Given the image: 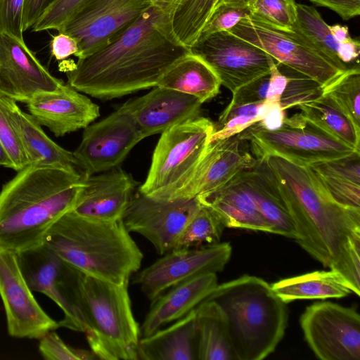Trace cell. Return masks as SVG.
I'll return each mask as SVG.
<instances>
[{
  "instance_id": "1",
  "label": "cell",
  "mask_w": 360,
  "mask_h": 360,
  "mask_svg": "<svg viewBox=\"0 0 360 360\" xmlns=\"http://www.w3.org/2000/svg\"><path fill=\"white\" fill-rule=\"evenodd\" d=\"M171 15L150 6L113 41L78 58L66 72L68 84L103 100L157 86L174 63L191 53L176 37Z\"/></svg>"
},
{
  "instance_id": "2",
  "label": "cell",
  "mask_w": 360,
  "mask_h": 360,
  "mask_svg": "<svg viewBox=\"0 0 360 360\" xmlns=\"http://www.w3.org/2000/svg\"><path fill=\"white\" fill-rule=\"evenodd\" d=\"M292 219L295 240L323 266L342 258L350 238L360 233V210L345 207L329 194L309 166L276 155L262 159Z\"/></svg>"
},
{
  "instance_id": "3",
  "label": "cell",
  "mask_w": 360,
  "mask_h": 360,
  "mask_svg": "<svg viewBox=\"0 0 360 360\" xmlns=\"http://www.w3.org/2000/svg\"><path fill=\"white\" fill-rule=\"evenodd\" d=\"M84 178L48 165L18 171L0 191V249L18 253L43 245L51 226L73 210Z\"/></svg>"
},
{
  "instance_id": "4",
  "label": "cell",
  "mask_w": 360,
  "mask_h": 360,
  "mask_svg": "<svg viewBox=\"0 0 360 360\" xmlns=\"http://www.w3.org/2000/svg\"><path fill=\"white\" fill-rule=\"evenodd\" d=\"M44 244L82 273L117 284L129 281L143 258L122 219L96 220L73 211L51 226Z\"/></svg>"
},
{
  "instance_id": "5",
  "label": "cell",
  "mask_w": 360,
  "mask_h": 360,
  "mask_svg": "<svg viewBox=\"0 0 360 360\" xmlns=\"http://www.w3.org/2000/svg\"><path fill=\"white\" fill-rule=\"evenodd\" d=\"M227 322L235 360H262L274 352L288 324L286 304L264 279L243 275L217 285L205 299Z\"/></svg>"
},
{
  "instance_id": "6",
  "label": "cell",
  "mask_w": 360,
  "mask_h": 360,
  "mask_svg": "<svg viewBox=\"0 0 360 360\" xmlns=\"http://www.w3.org/2000/svg\"><path fill=\"white\" fill-rule=\"evenodd\" d=\"M122 284L79 271L77 295L91 351L102 360H137L141 328L128 290Z\"/></svg>"
},
{
  "instance_id": "7",
  "label": "cell",
  "mask_w": 360,
  "mask_h": 360,
  "mask_svg": "<svg viewBox=\"0 0 360 360\" xmlns=\"http://www.w3.org/2000/svg\"><path fill=\"white\" fill-rule=\"evenodd\" d=\"M214 131V122L199 116L172 126L161 134L150 167L139 193L169 199L192 172Z\"/></svg>"
},
{
  "instance_id": "8",
  "label": "cell",
  "mask_w": 360,
  "mask_h": 360,
  "mask_svg": "<svg viewBox=\"0 0 360 360\" xmlns=\"http://www.w3.org/2000/svg\"><path fill=\"white\" fill-rule=\"evenodd\" d=\"M255 45L276 62L316 81L323 87L342 72L298 30L277 27L251 14L241 19L229 31Z\"/></svg>"
},
{
  "instance_id": "9",
  "label": "cell",
  "mask_w": 360,
  "mask_h": 360,
  "mask_svg": "<svg viewBox=\"0 0 360 360\" xmlns=\"http://www.w3.org/2000/svg\"><path fill=\"white\" fill-rule=\"evenodd\" d=\"M238 134L242 140L250 141L256 159L276 155L302 166L360 153L307 123L300 114L286 117L277 129L250 127Z\"/></svg>"
},
{
  "instance_id": "10",
  "label": "cell",
  "mask_w": 360,
  "mask_h": 360,
  "mask_svg": "<svg viewBox=\"0 0 360 360\" xmlns=\"http://www.w3.org/2000/svg\"><path fill=\"white\" fill-rule=\"evenodd\" d=\"M21 271L32 291L51 299L63 311L60 327L85 333L86 326L77 295L79 271L44 244L17 253Z\"/></svg>"
},
{
  "instance_id": "11",
  "label": "cell",
  "mask_w": 360,
  "mask_h": 360,
  "mask_svg": "<svg viewBox=\"0 0 360 360\" xmlns=\"http://www.w3.org/2000/svg\"><path fill=\"white\" fill-rule=\"evenodd\" d=\"M300 323L306 342L321 360H360V315L331 302L307 307Z\"/></svg>"
},
{
  "instance_id": "12",
  "label": "cell",
  "mask_w": 360,
  "mask_h": 360,
  "mask_svg": "<svg viewBox=\"0 0 360 360\" xmlns=\"http://www.w3.org/2000/svg\"><path fill=\"white\" fill-rule=\"evenodd\" d=\"M143 139L123 104L106 117L84 128L81 142L72 153L86 177L118 167Z\"/></svg>"
},
{
  "instance_id": "13",
  "label": "cell",
  "mask_w": 360,
  "mask_h": 360,
  "mask_svg": "<svg viewBox=\"0 0 360 360\" xmlns=\"http://www.w3.org/2000/svg\"><path fill=\"white\" fill-rule=\"evenodd\" d=\"M190 51L205 61L221 85L231 93L269 74L274 60L261 49L227 31L199 37Z\"/></svg>"
},
{
  "instance_id": "14",
  "label": "cell",
  "mask_w": 360,
  "mask_h": 360,
  "mask_svg": "<svg viewBox=\"0 0 360 360\" xmlns=\"http://www.w3.org/2000/svg\"><path fill=\"white\" fill-rule=\"evenodd\" d=\"M229 243L172 250L134 274L133 283L152 302L172 287L210 273L222 271L230 259Z\"/></svg>"
},
{
  "instance_id": "15",
  "label": "cell",
  "mask_w": 360,
  "mask_h": 360,
  "mask_svg": "<svg viewBox=\"0 0 360 360\" xmlns=\"http://www.w3.org/2000/svg\"><path fill=\"white\" fill-rule=\"evenodd\" d=\"M150 0H88L58 32L75 38L84 58L107 45L150 6Z\"/></svg>"
},
{
  "instance_id": "16",
  "label": "cell",
  "mask_w": 360,
  "mask_h": 360,
  "mask_svg": "<svg viewBox=\"0 0 360 360\" xmlns=\"http://www.w3.org/2000/svg\"><path fill=\"white\" fill-rule=\"evenodd\" d=\"M200 205L197 198L162 199L139 193L133 195L122 220L129 233L141 235L163 255L174 249Z\"/></svg>"
},
{
  "instance_id": "17",
  "label": "cell",
  "mask_w": 360,
  "mask_h": 360,
  "mask_svg": "<svg viewBox=\"0 0 360 360\" xmlns=\"http://www.w3.org/2000/svg\"><path fill=\"white\" fill-rule=\"evenodd\" d=\"M19 265L17 253L0 249V296L8 334L15 338L40 339L59 328L35 300Z\"/></svg>"
},
{
  "instance_id": "18",
  "label": "cell",
  "mask_w": 360,
  "mask_h": 360,
  "mask_svg": "<svg viewBox=\"0 0 360 360\" xmlns=\"http://www.w3.org/2000/svg\"><path fill=\"white\" fill-rule=\"evenodd\" d=\"M63 80L54 77L24 41L0 33V94L27 103L37 93L54 91Z\"/></svg>"
},
{
  "instance_id": "19",
  "label": "cell",
  "mask_w": 360,
  "mask_h": 360,
  "mask_svg": "<svg viewBox=\"0 0 360 360\" xmlns=\"http://www.w3.org/2000/svg\"><path fill=\"white\" fill-rule=\"evenodd\" d=\"M239 134L209 143L200 160L169 199H191L225 185L241 172L251 169L257 159L242 149Z\"/></svg>"
},
{
  "instance_id": "20",
  "label": "cell",
  "mask_w": 360,
  "mask_h": 360,
  "mask_svg": "<svg viewBox=\"0 0 360 360\" xmlns=\"http://www.w3.org/2000/svg\"><path fill=\"white\" fill-rule=\"evenodd\" d=\"M68 83L34 94L26 103L30 114L55 136L84 129L100 115L98 105Z\"/></svg>"
},
{
  "instance_id": "21",
  "label": "cell",
  "mask_w": 360,
  "mask_h": 360,
  "mask_svg": "<svg viewBox=\"0 0 360 360\" xmlns=\"http://www.w3.org/2000/svg\"><path fill=\"white\" fill-rule=\"evenodd\" d=\"M202 104L193 96L160 86L124 103L144 138L199 117Z\"/></svg>"
},
{
  "instance_id": "22",
  "label": "cell",
  "mask_w": 360,
  "mask_h": 360,
  "mask_svg": "<svg viewBox=\"0 0 360 360\" xmlns=\"http://www.w3.org/2000/svg\"><path fill=\"white\" fill-rule=\"evenodd\" d=\"M135 181L119 166L84 179V186L72 211L101 221L122 219L133 197Z\"/></svg>"
},
{
  "instance_id": "23",
  "label": "cell",
  "mask_w": 360,
  "mask_h": 360,
  "mask_svg": "<svg viewBox=\"0 0 360 360\" xmlns=\"http://www.w3.org/2000/svg\"><path fill=\"white\" fill-rule=\"evenodd\" d=\"M217 274H207L174 285L151 305L140 327L141 338L150 335L196 308L215 289Z\"/></svg>"
},
{
  "instance_id": "24",
  "label": "cell",
  "mask_w": 360,
  "mask_h": 360,
  "mask_svg": "<svg viewBox=\"0 0 360 360\" xmlns=\"http://www.w3.org/2000/svg\"><path fill=\"white\" fill-rule=\"evenodd\" d=\"M212 210L226 228L245 229L272 233V229L249 194L243 172L221 187L197 197Z\"/></svg>"
},
{
  "instance_id": "25",
  "label": "cell",
  "mask_w": 360,
  "mask_h": 360,
  "mask_svg": "<svg viewBox=\"0 0 360 360\" xmlns=\"http://www.w3.org/2000/svg\"><path fill=\"white\" fill-rule=\"evenodd\" d=\"M4 101L10 120L23 144L29 165L56 167L84 176L72 152L60 147L48 136L35 118L22 111L16 101L6 96Z\"/></svg>"
},
{
  "instance_id": "26",
  "label": "cell",
  "mask_w": 360,
  "mask_h": 360,
  "mask_svg": "<svg viewBox=\"0 0 360 360\" xmlns=\"http://www.w3.org/2000/svg\"><path fill=\"white\" fill-rule=\"evenodd\" d=\"M197 347L195 308L169 326L141 337L138 346V357L142 360H195Z\"/></svg>"
},
{
  "instance_id": "27",
  "label": "cell",
  "mask_w": 360,
  "mask_h": 360,
  "mask_svg": "<svg viewBox=\"0 0 360 360\" xmlns=\"http://www.w3.org/2000/svg\"><path fill=\"white\" fill-rule=\"evenodd\" d=\"M245 187L272 233L295 239L296 231L286 205L262 160L243 172Z\"/></svg>"
},
{
  "instance_id": "28",
  "label": "cell",
  "mask_w": 360,
  "mask_h": 360,
  "mask_svg": "<svg viewBox=\"0 0 360 360\" xmlns=\"http://www.w3.org/2000/svg\"><path fill=\"white\" fill-rule=\"evenodd\" d=\"M157 86L193 96L203 103L219 94L221 82L205 61L189 53L165 72Z\"/></svg>"
},
{
  "instance_id": "29",
  "label": "cell",
  "mask_w": 360,
  "mask_h": 360,
  "mask_svg": "<svg viewBox=\"0 0 360 360\" xmlns=\"http://www.w3.org/2000/svg\"><path fill=\"white\" fill-rule=\"evenodd\" d=\"M309 167L336 202L360 210V153Z\"/></svg>"
},
{
  "instance_id": "30",
  "label": "cell",
  "mask_w": 360,
  "mask_h": 360,
  "mask_svg": "<svg viewBox=\"0 0 360 360\" xmlns=\"http://www.w3.org/2000/svg\"><path fill=\"white\" fill-rule=\"evenodd\" d=\"M275 293L288 304L299 300L341 298L352 293L344 279L334 271H315L281 279L271 285Z\"/></svg>"
},
{
  "instance_id": "31",
  "label": "cell",
  "mask_w": 360,
  "mask_h": 360,
  "mask_svg": "<svg viewBox=\"0 0 360 360\" xmlns=\"http://www.w3.org/2000/svg\"><path fill=\"white\" fill-rule=\"evenodd\" d=\"M197 359L235 360L226 317L213 301L205 300L196 308Z\"/></svg>"
},
{
  "instance_id": "32",
  "label": "cell",
  "mask_w": 360,
  "mask_h": 360,
  "mask_svg": "<svg viewBox=\"0 0 360 360\" xmlns=\"http://www.w3.org/2000/svg\"><path fill=\"white\" fill-rule=\"evenodd\" d=\"M308 124L327 135L360 150V129L331 97L323 93L319 98L297 106Z\"/></svg>"
},
{
  "instance_id": "33",
  "label": "cell",
  "mask_w": 360,
  "mask_h": 360,
  "mask_svg": "<svg viewBox=\"0 0 360 360\" xmlns=\"http://www.w3.org/2000/svg\"><path fill=\"white\" fill-rule=\"evenodd\" d=\"M278 103L262 101L235 104L229 103L214 123L210 141L226 139L243 131L261 121Z\"/></svg>"
},
{
  "instance_id": "34",
  "label": "cell",
  "mask_w": 360,
  "mask_h": 360,
  "mask_svg": "<svg viewBox=\"0 0 360 360\" xmlns=\"http://www.w3.org/2000/svg\"><path fill=\"white\" fill-rule=\"evenodd\" d=\"M218 0H181L172 12L174 32L190 48L197 41Z\"/></svg>"
},
{
  "instance_id": "35",
  "label": "cell",
  "mask_w": 360,
  "mask_h": 360,
  "mask_svg": "<svg viewBox=\"0 0 360 360\" xmlns=\"http://www.w3.org/2000/svg\"><path fill=\"white\" fill-rule=\"evenodd\" d=\"M225 228L218 215L210 207L200 203L181 231L173 250L219 243Z\"/></svg>"
},
{
  "instance_id": "36",
  "label": "cell",
  "mask_w": 360,
  "mask_h": 360,
  "mask_svg": "<svg viewBox=\"0 0 360 360\" xmlns=\"http://www.w3.org/2000/svg\"><path fill=\"white\" fill-rule=\"evenodd\" d=\"M299 31L341 71L349 69L338 57V45L328 25L314 7L296 3Z\"/></svg>"
},
{
  "instance_id": "37",
  "label": "cell",
  "mask_w": 360,
  "mask_h": 360,
  "mask_svg": "<svg viewBox=\"0 0 360 360\" xmlns=\"http://www.w3.org/2000/svg\"><path fill=\"white\" fill-rule=\"evenodd\" d=\"M323 94L333 98L360 129V69L351 68L323 87Z\"/></svg>"
},
{
  "instance_id": "38",
  "label": "cell",
  "mask_w": 360,
  "mask_h": 360,
  "mask_svg": "<svg viewBox=\"0 0 360 360\" xmlns=\"http://www.w3.org/2000/svg\"><path fill=\"white\" fill-rule=\"evenodd\" d=\"M251 14L281 29L294 31L298 26L295 0H248Z\"/></svg>"
},
{
  "instance_id": "39",
  "label": "cell",
  "mask_w": 360,
  "mask_h": 360,
  "mask_svg": "<svg viewBox=\"0 0 360 360\" xmlns=\"http://www.w3.org/2000/svg\"><path fill=\"white\" fill-rule=\"evenodd\" d=\"M250 15L248 0H218L198 38L229 31L241 19Z\"/></svg>"
},
{
  "instance_id": "40",
  "label": "cell",
  "mask_w": 360,
  "mask_h": 360,
  "mask_svg": "<svg viewBox=\"0 0 360 360\" xmlns=\"http://www.w3.org/2000/svg\"><path fill=\"white\" fill-rule=\"evenodd\" d=\"M0 141L12 163V169L18 172L29 165L20 137L8 117L4 96L0 94Z\"/></svg>"
},
{
  "instance_id": "41",
  "label": "cell",
  "mask_w": 360,
  "mask_h": 360,
  "mask_svg": "<svg viewBox=\"0 0 360 360\" xmlns=\"http://www.w3.org/2000/svg\"><path fill=\"white\" fill-rule=\"evenodd\" d=\"M88 0H55L32 27L34 32L60 31Z\"/></svg>"
},
{
  "instance_id": "42",
  "label": "cell",
  "mask_w": 360,
  "mask_h": 360,
  "mask_svg": "<svg viewBox=\"0 0 360 360\" xmlns=\"http://www.w3.org/2000/svg\"><path fill=\"white\" fill-rule=\"evenodd\" d=\"M330 269L344 279L352 292L360 295V233L350 238L342 257Z\"/></svg>"
},
{
  "instance_id": "43",
  "label": "cell",
  "mask_w": 360,
  "mask_h": 360,
  "mask_svg": "<svg viewBox=\"0 0 360 360\" xmlns=\"http://www.w3.org/2000/svg\"><path fill=\"white\" fill-rule=\"evenodd\" d=\"M39 349L47 360H94L97 357L91 350L75 349L51 330L39 339Z\"/></svg>"
},
{
  "instance_id": "44",
  "label": "cell",
  "mask_w": 360,
  "mask_h": 360,
  "mask_svg": "<svg viewBox=\"0 0 360 360\" xmlns=\"http://www.w3.org/2000/svg\"><path fill=\"white\" fill-rule=\"evenodd\" d=\"M24 0H0V33L24 41L22 11Z\"/></svg>"
},
{
  "instance_id": "45",
  "label": "cell",
  "mask_w": 360,
  "mask_h": 360,
  "mask_svg": "<svg viewBox=\"0 0 360 360\" xmlns=\"http://www.w3.org/2000/svg\"><path fill=\"white\" fill-rule=\"evenodd\" d=\"M329 29L338 45V57L340 61L347 63L355 58L360 51V43L359 40L351 37L348 27L336 24L329 25Z\"/></svg>"
},
{
  "instance_id": "46",
  "label": "cell",
  "mask_w": 360,
  "mask_h": 360,
  "mask_svg": "<svg viewBox=\"0 0 360 360\" xmlns=\"http://www.w3.org/2000/svg\"><path fill=\"white\" fill-rule=\"evenodd\" d=\"M79 51L77 41L75 38L64 32L52 36L50 41V51L57 60H63Z\"/></svg>"
},
{
  "instance_id": "47",
  "label": "cell",
  "mask_w": 360,
  "mask_h": 360,
  "mask_svg": "<svg viewBox=\"0 0 360 360\" xmlns=\"http://www.w3.org/2000/svg\"><path fill=\"white\" fill-rule=\"evenodd\" d=\"M313 4L328 8L344 20H348L360 14V0H309Z\"/></svg>"
},
{
  "instance_id": "48",
  "label": "cell",
  "mask_w": 360,
  "mask_h": 360,
  "mask_svg": "<svg viewBox=\"0 0 360 360\" xmlns=\"http://www.w3.org/2000/svg\"><path fill=\"white\" fill-rule=\"evenodd\" d=\"M55 0H24L22 11L23 31H26L34 25L42 13Z\"/></svg>"
},
{
  "instance_id": "49",
  "label": "cell",
  "mask_w": 360,
  "mask_h": 360,
  "mask_svg": "<svg viewBox=\"0 0 360 360\" xmlns=\"http://www.w3.org/2000/svg\"><path fill=\"white\" fill-rule=\"evenodd\" d=\"M285 118V110L280 104H278L266 115L263 120L252 124L250 127L264 130L277 129L283 124Z\"/></svg>"
},
{
  "instance_id": "50",
  "label": "cell",
  "mask_w": 360,
  "mask_h": 360,
  "mask_svg": "<svg viewBox=\"0 0 360 360\" xmlns=\"http://www.w3.org/2000/svg\"><path fill=\"white\" fill-rule=\"evenodd\" d=\"M180 1L181 0H150L153 6L171 13Z\"/></svg>"
},
{
  "instance_id": "51",
  "label": "cell",
  "mask_w": 360,
  "mask_h": 360,
  "mask_svg": "<svg viewBox=\"0 0 360 360\" xmlns=\"http://www.w3.org/2000/svg\"><path fill=\"white\" fill-rule=\"evenodd\" d=\"M1 166L12 169L11 160L0 141V167Z\"/></svg>"
}]
</instances>
